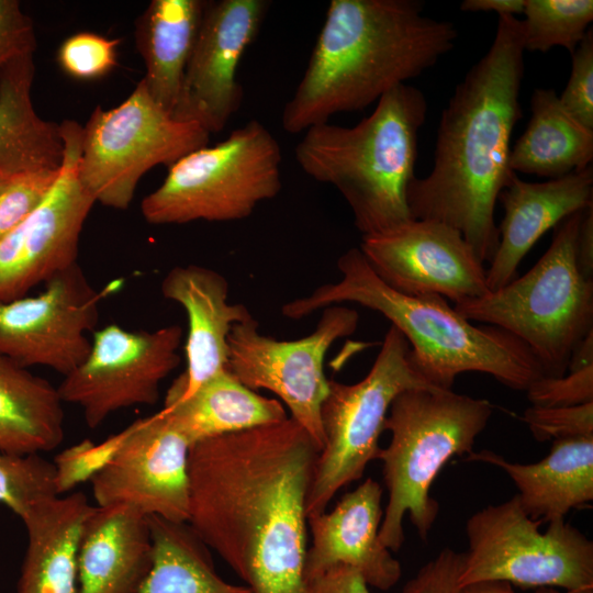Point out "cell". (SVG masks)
Wrapping results in <instances>:
<instances>
[{
	"label": "cell",
	"mask_w": 593,
	"mask_h": 593,
	"mask_svg": "<svg viewBox=\"0 0 593 593\" xmlns=\"http://www.w3.org/2000/svg\"><path fill=\"white\" fill-rule=\"evenodd\" d=\"M318 450L294 419L199 441L187 524L253 593H303L306 499Z\"/></svg>",
	"instance_id": "6da1fadb"
},
{
	"label": "cell",
	"mask_w": 593,
	"mask_h": 593,
	"mask_svg": "<svg viewBox=\"0 0 593 593\" xmlns=\"http://www.w3.org/2000/svg\"><path fill=\"white\" fill-rule=\"evenodd\" d=\"M524 52L521 20L499 15L489 51L456 86L441 113L432 171L407 188L412 217L459 231L482 264L496 253L495 203L516 175L510 142L522 118Z\"/></svg>",
	"instance_id": "7a4b0ae2"
},
{
	"label": "cell",
	"mask_w": 593,
	"mask_h": 593,
	"mask_svg": "<svg viewBox=\"0 0 593 593\" xmlns=\"http://www.w3.org/2000/svg\"><path fill=\"white\" fill-rule=\"evenodd\" d=\"M418 0H332L307 67L282 112L289 133L361 111L434 66L455 46L454 24Z\"/></svg>",
	"instance_id": "3957f363"
},
{
	"label": "cell",
	"mask_w": 593,
	"mask_h": 593,
	"mask_svg": "<svg viewBox=\"0 0 593 593\" xmlns=\"http://www.w3.org/2000/svg\"><path fill=\"white\" fill-rule=\"evenodd\" d=\"M339 281L317 287L286 303L281 313L301 320L332 305L356 303L382 314L411 348L415 369L432 387L451 390L456 378L469 371L493 377L518 391L544 377L528 348L511 333L491 325L477 326L436 294L407 295L385 284L359 248L337 260Z\"/></svg>",
	"instance_id": "277c9868"
},
{
	"label": "cell",
	"mask_w": 593,
	"mask_h": 593,
	"mask_svg": "<svg viewBox=\"0 0 593 593\" xmlns=\"http://www.w3.org/2000/svg\"><path fill=\"white\" fill-rule=\"evenodd\" d=\"M426 112L424 93L403 83L383 94L356 125L315 124L296 144L301 169L342 193L362 236L413 219L406 194Z\"/></svg>",
	"instance_id": "5b68a950"
},
{
	"label": "cell",
	"mask_w": 593,
	"mask_h": 593,
	"mask_svg": "<svg viewBox=\"0 0 593 593\" xmlns=\"http://www.w3.org/2000/svg\"><path fill=\"white\" fill-rule=\"evenodd\" d=\"M492 413L485 399L434 387L407 389L393 400L384 423L391 440L378 455L388 489L379 539L389 550L404 542L406 514L419 537L427 538L439 513L430 495L435 478L452 457L473 452Z\"/></svg>",
	"instance_id": "8992f818"
},
{
	"label": "cell",
	"mask_w": 593,
	"mask_h": 593,
	"mask_svg": "<svg viewBox=\"0 0 593 593\" xmlns=\"http://www.w3.org/2000/svg\"><path fill=\"white\" fill-rule=\"evenodd\" d=\"M583 212L556 226L548 249L526 273L454 305L467 320L500 327L519 339L544 377L566 374L573 351L593 333V279L582 275L575 257Z\"/></svg>",
	"instance_id": "52a82bcc"
},
{
	"label": "cell",
	"mask_w": 593,
	"mask_h": 593,
	"mask_svg": "<svg viewBox=\"0 0 593 593\" xmlns=\"http://www.w3.org/2000/svg\"><path fill=\"white\" fill-rule=\"evenodd\" d=\"M281 161L275 136L250 120L170 165L163 183L142 200V215L154 225L246 219L280 192Z\"/></svg>",
	"instance_id": "ba28073f"
},
{
	"label": "cell",
	"mask_w": 593,
	"mask_h": 593,
	"mask_svg": "<svg viewBox=\"0 0 593 593\" xmlns=\"http://www.w3.org/2000/svg\"><path fill=\"white\" fill-rule=\"evenodd\" d=\"M209 141L200 125L159 105L141 80L118 107L91 112L81 128L78 178L96 203L125 210L149 169L169 167Z\"/></svg>",
	"instance_id": "9c48e42d"
},
{
	"label": "cell",
	"mask_w": 593,
	"mask_h": 593,
	"mask_svg": "<svg viewBox=\"0 0 593 593\" xmlns=\"http://www.w3.org/2000/svg\"><path fill=\"white\" fill-rule=\"evenodd\" d=\"M432 387L415 369L411 348L394 326L387 331L369 372L351 384L329 380L321 407L324 447L306 499V515L326 511L338 490L359 480L378 459L379 439L393 400L412 388Z\"/></svg>",
	"instance_id": "30bf717a"
},
{
	"label": "cell",
	"mask_w": 593,
	"mask_h": 593,
	"mask_svg": "<svg viewBox=\"0 0 593 593\" xmlns=\"http://www.w3.org/2000/svg\"><path fill=\"white\" fill-rule=\"evenodd\" d=\"M541 524L525 513L517 495L472 514L459 588L504 581L522 589H593L592 540L564 519L550 522L545 533Z\"/></svg>",
	"instance_id": "8fae6325"
},
{
	"label": "cell",
	"mask_w": 593,
	"mask_h": 593,
	"mask_svg": "<svg viewBox=\"0 0 593 593\" xmlns=\"http://www.w3.org/2000/svg\"><path fill=\"white\" fill-rule=\"evenodd\" d=\"M358 323L356 310L332 305L323 309L310 335L280 340L259 333L253 317L232 327L226 369L247 388L265 389L279 396L320 452L324 447L321 407L329 389L325 356L337 339L355 333Z\"/></svg>",
	"instance_id": "7c38bea8"
},
{
	"label": "cell",
	"mask_w": 593,
	"mask_h": 593,
	"mask_svg": "<svg viewBox=\"0 0 593 593\" xmlns=\"http://www.w3.org/2000/svg\"><path fill=\"white\" fill-rule=\"evenodd\" d=\"M181 342L179 325L155 331L107 325L93 333L86 359L64 377L59 395L81 409L91 429L120 410L154 405L161 381L180 363Z\"/></svg>",
	"instance_id": "4fadbf2b"
},
{
	"label": "cell",
	"mask_w": 593,
	"mask_h": 593,
	"mask_svg": "<svg viewBox=\"0 0 593 593\" xmlns=\"http://www.w3.org/2000/svg\"><path fill=\"white\" fill-rule=\"evenodd\" d=\"M81 128L60 123L64 157L54 186L37 209L0 239V302L24 295L77 262L85 222L96 203L78 178Z\"/></svg>",
	"instance_id": "5bb4252c"
},
{
	"label": "cell",
	"mask_w": 593,
	"mask_h": 593,
	"mask_svg": "<svg viewBox=\"0 0 593 593\" xmlns=\"http://www.w3.org/2000/svg\"><path fill=\"white\" fill-rule=\"evenodd\" d=\"M36 295L0 302V356L22 367L43 366L64 377L88 356L102 299L78 262L44 283Z\"/></svg>",
	"instance_id": "9a60e30c"
},
{
	"label": "cell",
	"mask_w": 593,
	"mask_h": 593,
	"mask_svg": "<svg viewBox=\"0 0 593 593\" xmlns=\"http://www.w3.org/2000/svg\"><path fill=\"white\" fill-rule=\"evenodd\" d=\"M360 251L373 272L407 295L436 294L454 304L490 292L486 269L461 233L432 220L411 219L365 235Z\"/></svg>",
	"instance_id": "2e32d148"
},
{
	"label": "cell",
	"mask_w": 593,
	"mask_h": 593,
	"mask_svg": "<svg viewBox=\"0 0 593 593\" xmlns=\"http://www.w3.org/2000/svg\"><path fill=\"white\" fill-rule=\"evenodd\" d=\"M270 2L206 1L172 116L209 134L221 132L238 111L243 88L237 68L257 37Z\"/></svg>",
	"instance_id": "e0dca14e"
},
{
	"label": "cell",
	"mask_w": 593,
	"mask_h": 593,
	"mask_svg": "<svg viewBox=\"0 0 593 593\" xmlns=\"http://www.w3.org/2000/svg\"><path fill=\"white\" fill-rule=\"evenodd\" d=\"M190 448L163 411L134 421L123 446L90 480L97 506L126 505L145 516L186 523Z\"/></svg>",
	"instance_id": "ac0fdd59"
},
{
	"label": "cell",
	"mask_w": 593,
	"mask_h": 593,
	"mask_svg": "<svg viewBox=\"0 0 593 593\" xmlns=\"http://www.w3.org/2000/svg\"><path fill=\"white\" fill-rule=\"evenodd\" d=\"M165 299L181 305L188 317L187 367L168 390L166 401L183 399L202 382L226 369L228 335L235 324L254 316L228 301L230 284L220 272L199 265L176 266L164 277Z\"/></svg>",
	"instance_id": "d6986e66"
},
{
	"label": "cell",
	"mask_w": 593,
	"mask_h": 593,
	"mask_svg": "<svg viewBox=\"0 0 593 593\" xmlns=\"http://www.w3.org/2000/svg\"><path fill=\"white\" fill-rule=\"evenodd\" d=\"M381 500V485L368 478L331 512L307 516L312 544L305 555V579L334 566H347L379 590L387 591L398 583L401 564L379 539Z\"/></svg>",
	"instance_id": "ffe728a7"
},
{
	"label": "cell",
	"mask_w": 593,
	"mask_h": 593,
	"mask_svg": "<svg viewBox=\"0 0 593 593\" xmlns=\"http://www.w3.org/2000/svg\"><path fill=\"white\" fill-rule=\"evenodd\" d=\"M499 199L505 213L497 225L499 246L486 269L490 291L516 278L523 258L547 231L593 205L592 166L542 182H527L515 175Z\"/></svg>",
	"instance_id": "44dd1931"
},
{
	"label": "cell",
	"mask_w": 593,
	"mask_h": 593,
	"mask_svg": "<svg viewBox=\"0 0 593 593\" xmlns=\"http://www.w3.org/2000/svg\"><path fill=\"white\" fill-rule=\"evenodd\" d=\"M152 561L148 516L126 505H96L79 545L78 593H135Z\"/></svg>",
	"instance_id": "7402d4cb"
},
{
	"label": "cell",
	"mask_w": 593,
	"mask_h": 593,
	"mask_svg": "<svg viewBox=\"0 0 593 593\" xmlns=\"http://www.w3.org/2000/svg\"><path fill=\"white\" fill-rule=\"evenodd\" d=\"M504 470L516 485L525 513L534 521L564 519L572 510L593 501V437L552 441L547 457L534 463L511 462L481 450L467 456Z\"/></svg>",
	"instance_id": "603a6c76"
},
{
	"label": "cell",
	"mask_w": 593,
	"mask_h": 593,
	"mask_svg": "<svg viewBox=\"0 0 593 593\" xmlns=\"http://www.w3.org/2000/svg\"><path fill=\"white\" fill-rule=\"evenodd\" d=\"M93 508L86 494L72 492L38 503L21 519L27 546L18 593H78V550Z\"/></svg>",
	"instance_id": "cb8c5ba5"
},
{
	"label": "cell",
	"mask_w": 593,
	"mask_h": 593,
	"mask_svg": "<svg viewBox=\"0 0 593 593\" xmlns=\"http://www.w3.org/2000/svg\"><path fill=\"white\" fill-rule=\"evenodd\" d=\"M192 446L213 437L281 422L283 404L244 385L227 369L161 410Z\"/></svg>",
	"instance_id": "d4e9b609"
},
{
	"label": "cell",
	"mask_w": 593,
	"mask_h": 593,
	"mask_svg": "<svg viewBox=\"0 0 593 593\" xmlns=\"http://www.w3.org/2000/svg\"><path fill=\"white\" fill-rule=\"evenodd\" d=\"M206 1L153 0L136 23L145 63L143 81L153 99L172 115Z\"/></svg>",
	"instance_id": "484cf974"
},
{
	"label": "cell",
	"mask_w": 593,
	"mask_h": 593,
	"mask_svg": "<svg viewBox=\"0 0 593 593\" xmlns=\"http://www.w3.org/2000/svg\"><path fill=\"white\" fill-rule=\"evenodd\" d=\"M33 55L13 61L0 80V170L58 169L64 157L60 124L42 119L32 101Z\"/></svg>",
	"instance_id": "4316f807"
},
{
	"label": "cell",
	"mask_w": 593,
	"mask_h": 593,
	"mask_svg": "<svg viewBox=\"0 0 593 593\" xmlns=\"http://www.w3.org/2000/svg\"><path fill=\"white\" fill-rule=\"evenodd\" d=\"M63 400L49 381L0 356V451L33 455L65 436Z\"/></svg>",
	"instance_id": "83f0119b"
},
{
	"label": "cell",
	"mask_w": 593,
	"mask_h": 593,
	"mask_svg": "<svg viewBox=\"0 0 593 593\" xmlns=\"http://www.w3.org/2000/svg\"><path fill=\"white\" fill-rule=\"evenodd\" d=\"M530 109V120L510 153L515 174L556 179L591 166L593 128L572 116L555 90L536 89Z\"/></svg>",
	"instance_id": "f1b7e54d"
},
{
	"label": "cell",
	"mask_w": 593,
	"mask_h": 593,
	"mask_svg": "<svg viewBox=\"0 0 593 593\" xmlns=\"http://www.w3.org/2000/svg\"><path fill=\"white\" fill-rule=\"evenodd\" d=\"M148 523L153 561L135 593H253L216 572L209 548L187 523L158 516H148Z\"/></svg>",
	"instance_id": "f546056e"
},
{
	"label": "cell",
	"mask_w": 593,
	"mask_h": 593,
	"mask_svg": "<svg viewBox=\"0 0 593 593\" xmlns=\"http://www.w3.org/2000/svg\"><path fill=\"white\" fill-rule=\"evenodd\" d=\"M522 22L525 52L553 46L574 52L593 20L592 0H526Z\"/></svg>",
	"instance_id": "4dcf8cb0"
},
{
	"label": "cell",
	"mask_w": 593,
	"mask_h": 593,
	"mask_svg": "<svg viewBox=\"0 0 593 593\" xmlns=\"http://www.w3.org/2000/svg\"><path fill=\"white\" fill-rule=\"evenodd\" d=\"M58 496L53 462L40 454L0 451V503L21 519L38 503Z\"/></svg>",
	"instance_id": "1f68e13d"
},
{
	"label": "cell",
	"mask_w": 593,
	"mask_h": 593,
	"mask_svg": "<svg viewBox=\"0 0 593 593\" xmlns=\"http://www.w3.org/2000/svg\"><path fill=\"white\" fill-rule=\"evenodd\" d=\"M131 429L132 424L100 444L83 439L58 452L52 461L55 470L56 494L59 496L90 481L113 459L128 437Z\"/></svg>",
	"instance_id": "d6a6232c"
},
{
	"label": "cell",
	"mask_w": 593,
	"mask_h": 593,
	"mask_svg": "<svg viewBox=\"0 0 593 593\" xmlns=\"http://www.w3.org/2000/svg\"><path fill=\"white\" fill-rule=\"evenodd\" d=\"M120 43L119 38H109L93 32L75 33L58 47V66L74 79L102 78L118 65Z\"/></svg>",
	"instance_id": "836d02e7"
},
{
	"label": "cell",
	"mask_w": 593,
	"mask_h": 593,
	"mask_svg": "<svg viewBox=\"0 0 593 593\" xmlns=\"http://www.w3.org/2000/svg\"><path fill=\"white\" fill-rule=\"evenodd\" d=\"M59 168L33 170L13 176L9 184L0 192V239L43 202L56 181Z\"/></svg>",
	"instance_id": "e575fe53"
},
{
	"label": "cell",
	"mask_w": 593,
	"mask_h": 593,
	"mask_svg": "<svg viewBox=\"0 0 593 593\" xmlns=\"http://www.w3.org/2000/svg\"><path fill=\"white\" fill-rule=\"evenodd\" d=\"M522 419L538 441L593 437V402L563 407L532 405Z\"/></svg>",
	"instance_id": "d590c367"
},
{
	"label": "cell",
	"mask_w": 593,
	"mask_h": 593,
	"mask_svg": "<svg viewBox=\"0 0 593 593\" xmlns=\"http://www.w3.org/2000/svg\"><path fill=\"white\" fill-rule=\"evenodd\" d=\"M533 406L563 407L593 402V363L560 377H540L525 391Z\"/></svg>",
	"instance_id": "8d00e7d4"
},
{
	"label": "cell",
	"mask_w": 593,
	"mask_h": 593,
	"mask_svg": "<svg viewBox=\"0 0 593 593\" xmlns=\"http://www.w3.org/2000/svg\"><path fill=\"white\" fill-rule=\"evenodd\" d=\"M572 56L569 80L559 100L579 122L593 128V31L577 46Z\"/></svg>",
	"instance_id": "74e56055"
},
{
	"label": "cell",
	"mask_w": 593,
	"mask_h": 593,
	"mask_svg": "<svg viewBox=\"0 0 593 593\" xmlns=\"http://www.w3.org/2000/svg\"><path fill=\"white\" fill-rule=\"evenodd\" d=\"M34 26L18 0H0V80L4 70L21 57L33 55Z\"/></svg>",
	"instance_id": "f35d334b"
},
{
	"label": "cell",
	"mask_w": 593,
	"mask_h": 593,
	"mask_svg": "<svg viewBox=\"0 0 593 593\" xmlns=\"http://www.w3.org/2000/svg\"><path fill=\"white\" fill-rule=\"evenodd\" d=\"M462 562L463 552L444 548L406 582L401 593H460Z\"/></svg>",
	"instance_id": "ab89813d"
},
{
	"label": "cell",
	"mask_w": 593,
	"mask_h": 593,
	"mask_svg": "<svg viewBox=\"0 0 593 593\" xmlns=\"http://www.w3.org/2000/svg\"><path fill=\"white\" fill-rule=\"evenodd\" d=\"M363 577L347 566H334L305 579L303 593H370Z\"/></svg>",
	"instance_id": "60d3db41"
},
{
	"label": "cell",
	"mask_w": 593,
	"mask_h": 593,
	"mask_svg": "<svg viewBox=\"0 0 593 593\" xmlns=\"http://www.w3.org/2000/svg\"><path fill=\"white\" fill-rule=\"evenodd\" d=\"M575 257L582 275L593 279V205L582 214L575 242Z\"/></svg>",
	"instance_id": "b9f144b4"
},
{
	"label": "cell",
	"mask_w": 593,
	"mask_h": 593,
	"mask_svg": "<svg viewBox=\"0 0 593 593\" xmlns=\"http://www.w3.org/2000/svg\"><path fill=\"white\" fill-rule=\"evenodd\" d=\"M526 0H465L460 4L462 11H494L499 15L522 14Z\"/></svg>",
	"instance_id": "7bdbcfd3"
},
{
	"label": "cell",
	"mask_w": 593,
	"mask_h": 593,
	"mask_svg": "<svg viewBox=\"0 0 593 593\" xmlns=\"http://www.w3.org/2000/svg\"><path fill=\"white\" fill-rule=\"evenodd\" d=\"M460 593H516L512 584L504 581H485L467 585L460 589ZM534 593H562L556 588H537ZM566 593H593V589L566 591Z\"/></svg>",
	"instance_id": "ee69618b"
},
{
	"label": "cell",
	"mask_w": 593,
	"mask_h": 593,
	"mask_svg": "<svg viewBox=\"0 0 593 593\" xmlns=\"http://www.w3.org/2000/svg\"><path fill=\"white\" fill-rule=\"evenodd\" d=\"M14 175L0 170V192L9 184Z\"/></svg>",
	"instance_id": "f6af8a7d"
}]
</instances>
